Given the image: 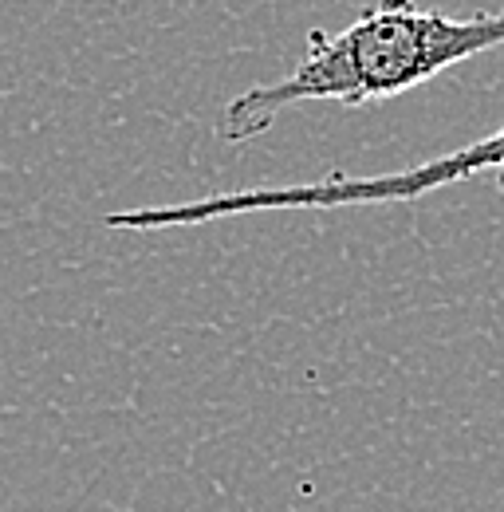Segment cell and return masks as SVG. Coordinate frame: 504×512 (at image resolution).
<instances>
[{
  "label": "cell",
  "instance_id": "obj_2",
  "mask_svg": "<svg viewBox=\"0 0 504 512\" xmlns=\"http://www.w3.org/2000/svg\"><path fill=\"white\" fill-rule=\"evenodd\" d=\"M485 170H504V127L453 150L434 162L394 170V174H327L319 182L300 186H256V190L213 193L178 205H138L107 213L103 225L115 233H162V229H186V225H209L221 217H245V213H276V209H339V205H386V201H418L426 193L465 182ZM504 186V174H501Z\"/></svg>",
  "mask_w": 504,
  "mask_h": 512
},
{
  "label": "cell",
  "instance_id": "obj_1",
  "mask_svg": "<svg viewBox=\"0 0 504 512\" xmlns=\"http://www.w3.org/2000/svg\"><path fill=\"white\" fill-rule=\"evenodd\" d=\"M493 48H504V8L449 16L414 0H375L343 32L312 28L300 64L284 79L229 99L217 119V138L229 146L252 142L296 103H339L359 111Z\"/></svg>",
  "mask_w": 504,
  "mask_h": 512
}]
</instances>
